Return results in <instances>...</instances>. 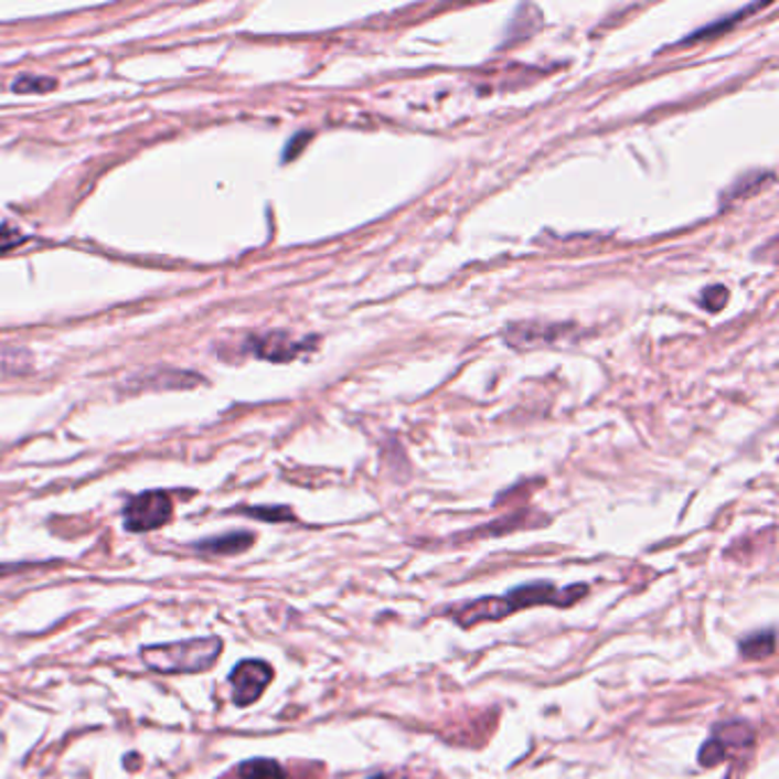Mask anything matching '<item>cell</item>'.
Instances as JSON below:
<instances>
[{
	"mask_svg": "<svg viewBox=\"0 0 779 779\" xmlns=\"http://www.w3.org/2000/svg\"><path fill=\"white\" fill-rule=\"evenodd\" d=\"M588 595V586H569L556 588L554 583H529V586H519L503 597H484L471 604L460 606L452 618L460 627H476L480 622H494L503 620L508 615L516 612L519 608L531 606H572L578 599Z\"/></svg>",
	"mask_w": 779,
	"mask_h": 779,
	"instance_id": "6da1fadb",
	"label": "cell"
},
{
	"mask_svg": "<svg viewBox=\"0 0 779 779\" xmlns=\"http://www.w3.org/2000/svg\"><path fill=\"white\" fill-rule=\"evenodd\" d=\"M222 654V640L215 636L151 644L142 649V661L160 674H194L209 670Z\"/></svg>",
	"mask_w": 779,
	"mask_h": 779,
	"instance_id": "7a4b0ae2",
	"label": "cell"
},
{
	"mask_svg": "<svg viewBox=\"0 0 779 779\" xmlns=\"http://www.w3.org/2000/svg\"><path fill=\"white\" fill-rule=\"evenodd\" d=\"M172 516V501L166 492H145L124 508V526L131 533H147L166 526Z\"/></svg>",
	"mask_w": 779,
	"mask_h": 779,
	"instance_id": "3957f363",
	"label": "cell"
},
{
	"mask_svg": "<svg viewBox=\"0 0 779 779\" xmlns=\"http://www.w3.org/2000/svg\"><path fill=\"white\" fill-rule=\"evenodd\" d=\"M273 681V668L266 661L247 659L241 661L234 672L230 674L232 697L236 706H249L264 695L268 684Z\"/></svg>",
	"mask_w": 779,
	"mask_h": 779,
	"instance_id": "277c9868",
	"label": "cell"
},
{
	"mask_svg": "<svg viewBox=\"0 0 779 779\" xmlns=\"http://www.w3.org/2000/svg\"><path fill=\"white\" fill-rule=\"evenodd\" d=\"M254 544V535L247 531H234L226 535H217L211 540H202L194 544L198 551H204V554H213V556H236L247 551Z\"/></svg>",
	"mask_w": 779,
	"mask_h": 779,
	"instance_id": "5b68a950",
	"label": "cell"
},
{
	"mask_svg": "<svg viewBox=\"0 0 779 779\" xmlns=\"http://www.w3.org/2000/svg\"><path fill=\"white\" fill-rule=\"evenodd\" d=\"M711 740L716 743L725 755H729V750H738V748H745V745H753L755 732L748 723L732 721V723H723L713 729Z\"/></svg>",
	"mask_w": 779,
	"mask_h": 779,
	"instance_id": "8992f818",
	"label": "cell"
},
{
	"mask_svg": "<svg viewBox=\"0 0 779 779\" xmlns=\"http://www.w3.org/2000/svg\"><path fill=\"white\" fill-rule=\"evenodd\" d=\"M256 348H258L256 352L266 356V360L284 362V360H294V356L302 350V343L290 341L286 334H270V337L258 341Z\"/></svg>",
	"mask_w": 779,
	"mask_h": 779,
	"instance_id": "52a82bcc",
	"label": "cell"
},
{
	"mask_svg": "<svg viewBox=\"0 0 779 779\" xmlns=\"http://www.w3.org/2000/svg\"><path fill=\"white\" fill-rule=\"evenodd\" d=\"M32 371V354L25 348L0 345V377L25 375Z\"/></svg>",
	"mask_w": 779,
	"mask_h": 779,
	"instance_id": "ba28073f",
	"label": "cell"
},
{
	"mask_svg": "<svg viewBox=\"0 0 779 779\" xmlns=\"http://www.w3.org/2000/svg\"><path fill=\"white\" fill-rule=\"evenodd\" d=\"M738 652L743 659L750 661H759V659H768L775 654V633L772 631H761V633H753L745 640H740Z\"/></svg>",
	"mask_w": 779,
	"mask_h": 779,
	"instance_id": "9c48e42d",
	"label": "cell"
},
{
	"mask_svg": "<svg viewBox=\"0 0 779 779\" xmlns=\"http://www.w3.org/2000/svg\"><path fill=\"white\" fill-rule=\"evenodd\" d=\"M241 779H286V770L275 759H249L238 768Z\"/></svg>",
	"mask_w": 779,
	"mask_h": 779,
	"instance_id": "30bf717a",
	"label": "cell"
},
{
	"mask_svg": "<svg viewBox=\"0 0 779 779\" xmlns=\"http://www.w3.org/2000/svg\"><path fill=\"white\" fill-rule=\"evenodd\" d=\"M57 83L53 78H44V76H32V74H23L12 83V89L17 94H38V92H51Z\"/></svg>",
	"mask_w": 779,
	"mask_h": 779,
	"instance_id": "8fae6325",
	"label": "cell"
},
{
	"mask_svg": "<svg viewBox=\"0 0 779 779\" xmlns=\"http://www.w3.org/2000/svg\"><path fill=\"white\" fill-rule=\"evenodd\" d=\"M759 6H750L748 10H740V12H736V14H732V17H727L725 21H721V23H716V25H708V28H702V30H697L695 32V35H691L686 42H700V40H711V38H716V32H721V30H729L740 17H745V14H748V12H753V10H757Z\"/></svg>",
	"mask_w": 779,
	"mask_h": 779,
	"instance_id": "7c38bea8",
	"label": "cell"
},
{
	"mask_svg": "<svg viewBox=\"0 0 779 779\" xmlns=\"http://www.w3.org/2000/svg\"><path fill=\"white\" fill-rule=\"evenodd\" d=\"M245 514L249 516H256V519H264V522H290L294 519V514H290L288 508H247Z\"/></svg>",
	"mask_w": 779,
	"mask_h": 779,
	"instance_id": "4fadbf2b",
	"label": "cell"
},
{
	"mask_svg": "<svg viewBox=\"0 0 779 779\" xmlns=\"http://www.w3.org/2000/svg\"><path fill=\"white\" fill-rule=\"evenodd\" d=\"M725 302H727V288H723V286H711L708 290H704L702 305H704L706 309L718 311Z\"/></svg>",
	"mask_w": 779,
	"mask_h": 779,
	"instance_id": "5bb4252c",
	"label": "cell"
},
{
	"mask_svg": "<svg viewBox=\"0 0 779 779\" xmlns=\"http://www.w3.org/2000/svg\"><path fill=\"white\" fill-rule=\"evenodd\" d=\"M21 241H23V238H21L17 232H12L10 226H0V252L19 245Z\"/></svg>",
	"mask_w": 779,
	"mask_h": 779,
	"instance_id": "9a60e30c",
	"label": "cell"
},
{
	"mask_svg": "<svg viewBox=\"0 0 779 779\" xmlns=\"http://www.w3.org/2000/svg\"><path fill=\"white\" fill-rule=\"evenodd\" d=\"M369 779H394L392 775H384V772H380V775H373V777H369Z\"/></svg>",
	"mask_w": 779,
	"mask_h": 779,
	"instance_id": "2e32d148",
	"label": "cell"
}]
</instances>
